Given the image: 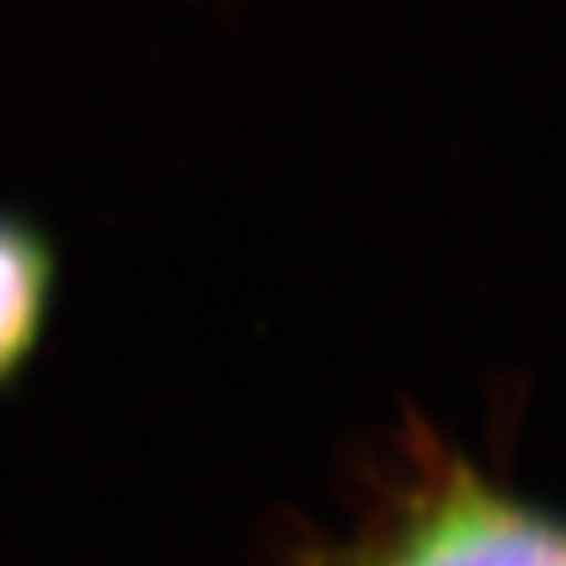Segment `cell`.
<instances>
[{
	"label": "cell",
	"instance_id": "cell-1",
	"mask_svg": "<svg viewBox=\"0 0 566 566\" xmlns=\"http://www.w3.org/2000/svg\"><path fill=\"white\" fill-rule=\"evenodd\" d=\"M370 566H566V527L460 480L424 500Z\"/></svg>",
	"mask_w": 566,
	"mask_h": 566
},
{
	"label": "cell",
	"instance_id": "cell-2",
	"mask_svg": "<svg viewBox=\"0 0 566 566\" xmlns=\"http://www.w3.org/2000/svg\"><path fill=\"white\" fill-rule=\"evenodd\" d=\"M52 244L32 221L0 209V394L28 374L52 323Z\"/></svg>",
	"mask_w": 566,
	"mask_h": 566
}]
</instances>
